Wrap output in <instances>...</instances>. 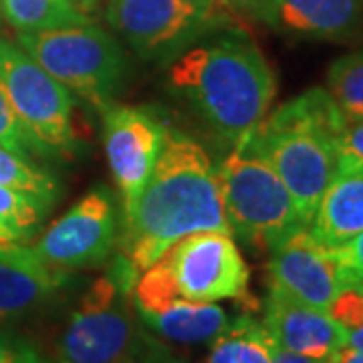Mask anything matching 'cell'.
Listing matches in <instances>:
<instances>
[{
  "label": "cell",
  "instance_id": "obj_1",
  "mask_svg": "<svg viewBox=\"0 0 363 363\" xmlns=\"http://www.w3.org/2000/svg\"><path fill=\"white\" fill-rule=\"evenodd\" d=\"M228 233L218 172L200 143L166 130L154 172L125 212L121 255L143 272L188 234Z\"/></svg>",
  "mask_w": 363,
  "mask_h": 363
},
{
  "label": "cell",
  "instance_id": "obj_2",
  "mask_svg": "<svg viewBox=\"0 0 363 363\" xmlns=\"http://www.w3.org/2000/svg\"><path fill=\"white\" fill-rule=\"evenodd\" d=\"M168 83L234 147L262 121L277 93L269 61L247 35H228L186 51L169 67Z\"/></svg>",
  "mask_w": 363,
  "mask_h": 363
},
{
  "label": "cell",
  "instance_id": "obj_3",
  "mask_svg": "<svg viewBox=\"0 0 363 363\" xmlns=\"http://www.w3.org/2000/svg\"><path fill=\"white\" fill-rule=\"evenodd\" d=\"M347 119L329 91L315 87L262 117L236 150L274 169L301 220L309 226L321 196L337 174V140Z\"/></svg>",
  "mask_w": 363,
  "mask_h": 363
},
{
  "label": "cell",
  "instance_id": "obj_4",
  "mask_svg": "<svg viewBox=\"0 0 363 363\" xmlns=\"http://www.w3.org/2000/svg\"><path fill=\"white\" fill-rule=\"evenodd\" d=\"M140 272L119 255L79 298L57 347L59 363H133L150 341L138 327L133 286Z\"/></svg>",
  "mask_w": 363,
  "mask_h": 363
},
{
  "label": "cell",
  "instance_id": "obj_5",
  "mask_svg": "<svg viewBox=\"0 0 363 363\" xmlns=\"http://www.w3.org/2000/svg\"><path fill=\"white\" fill-rule=\"evenodd\" d=\"M18 47L61 85L99 109L111 105L128 73L119 43L93 23L18 33Z\"/></svg>",
  "mask_w": 363,
  "mask_h": 363
},
{
  "label": "cell",
  "instance_id": "obj_6",
  "mask_svg": "<svg viewBox=\"0 0 363 363\" xmlns=\"http://www.w3.org/2000/svg\"><path fill=\"white\" fill-rule=\"evenodd\" d=\"M216 172L233 238L271 250L293 233L309 228L301 220L286 186L267 162L234 147Z\"/></svg>",
  "mask_w": 363,
  "mask_h": 363
},
{
  "label": "cell",
  "instance_id": "obj_7",
  "mask_svg": "<svg viewBox=\"0 0 363 363\" xmlns=\"http://www.w3.org/2000/svg\"><path fill=\"white\" fill-rule=\"evenodd\" d=\"M174 293L194 303H218L247 295L248 267L228 233L188 234L156 260Z\"/></svg>",
  "mask_w": 363,
  "mask_h": 363
},
{
  "label": "cell",
  "instance_id": "obj_8",
  "mask_svg": "<svg viewBox=\"0 0 363 363\" xmlns=\"http://www.w3.org/2000/svg\"><path fill=\"white\" fill-rule=\"evenodd\" d=\"M0 87L43 147L67 150L73 145V99L69 89L18 45L4 39H0Z\"/></svg>",
  "mask_w": 363,
  "mask_h": 363
},
{
  "label": "cell",
  "instance_id": "obj_9",
  "mask_svg": "<svg viewBox=\"0 0 363 363\" xmlns=\"http://www.w3.org/2000/svg\"><path fill=\"white\" fill-rule=\"evenodd\" d=\"M117 242V214L111 194L97 188L52 222L33 247L57 271L95 269L111 259Z\"/></svg>",
  "mask_w": 363,
  "mask_h": 363
},
{
  "label": "cell",
  "instance_id": "obj_10",
  "mask_svg": "<svg viewBox=\"0 0 363 363\" xmlns=\"http://www.w3.org/2000/svg\"><path fill=\"white\" fill-rule=\"evenodd\" d=\"M166 138L164 123L150 111L128 105L104 109V143L113 182L130 212L150 180Z\"/></svg>",
  "mask_w": 363,
  "mask_h": 363
},
{
  "label": "cell",
  "instance_id": "obj_11",
  "mask_svg": "<svg viewBox=\"0 0 363 363\" xmlns=\"http://www.w3.org/2000/svg\"><path fill=\"white\" fill-rule=\"evenodd\" d=\"M216 14L192 0H109L105 11L107 23L142 57L178 47Z\"/></svg>",
  "mask_w": 363,
  "mask_h": 363
},
{
  "label": "cell",
  "instance_id": "obj_12",
  "mask_svg": "<svg viewBox=\"0 0 363 363\" xmlns=\"http://www.w3.org/2000/svg\"><path fill=\"white\" fill-rule=\"evenodd\" d=\"M269 272L271 286L321 311L350 285L331 248L319 245L309 228H301L271 248Z\"/></svg>",
  "mask_w": 363,
  "mask_h": 363
},
{
  "label": "cell",
  "instance_id": "obj_13",
  "mask_svg": "<svg viewBox=\"0 0 363 363\" xmlns=\"http://www.w3.org/2000/svg\"><path fill=\"white\" fill-rule=\"evenodd\" d=\"M262 325L277 347L301 355L331 357L347 345V331L329 313L309 307L274 286L267 298Z\"/></svg>",
  "mask_w": 363,
  "mask_h": 363
},
{
  "label": "cell",
  "instance_id": "obj_14",
  "mask_svg": "<svg viewBox=\"0 0 363 363\" xmlns=\"http://www.w3.org/2000/svg\"><path fill=\"white\" fill-rule=\"evenodd\" d=\"M259 18L297 37L347 39L363 26V0H269Z\"/></svg>",
  "mask_w": 363,
  "mask_h": 363
},
{
  "label": "cell",
  "instance_id": "obj_15",
  "mask_svg": "<svg viewBox=\"0 0 363 363\" xmlns=\"http://www.w3.org/2000/svg\"><path fill=\"white\" fill-rule=\"evenodd\" d=\"M65 283V271L45 264L33 248L16 245L0 255V321L37 311Z\"/></svg>",
  "mask_w": 363,
  "mask_h": 363
},
{
  "label": "cell",
  "instance_id": "obj_16",
  "mask_svg": "<svg viewBox=\"0 0 363 363\" xmlns=\"http://www.w3.org/2000/svg\"><path fill=\"white\" fill-rule=\"evenodd\" d=\"M363 230V174L337 169L319 200L309 233L327 248L341 247Z\"/></svg>",
  "mask_w": 363,
  "mask_h": 363
},
{
  "label": "cell",
  "instance_id": "obj_17",
  "mask_svg": "<svg viewBox=\"0 0 363 363\" xmlns=\"http://www.w3.org/2000/svg\"><path fill=\"white\" fill-rule=\"evenodd\" d=\"M138 317L154 335L178 345H206L230 323L226 311L216 303H194L174 298L154 311H138Z\"/></svg>",
  "mask_w": 363,
  "mask_h": 363
},
{
  "label": "cell",
  "instance_id": "obj_18",
  "mask_svg": "<svg viewBox=\"0 0 363 363\" xmlns=\"http://www.w3.org/2000/svg\"><path fill=\"white\" fill-rule=\"evenodd\" d=\"M272 345L264 325L242 315L210 343L206 363H272Z\"/></svg>",
  "mask_w": 363,
  "mask_h": 363
},
{
  "label": "cell",
  "instance_id": "obj_19",
  "mask_svg": "<svg viewBox=\"0 0 363 363\" xmlns=\"http://www.w3.org/2000/svg\"><path fill=\"white\" fill-rule=\"evenodd\" d=\"M0 14L18 33H37L91 23L77 0H0Z\"/></svg>",
  "mask_w": 363,
  "mask_h": 363
},
{
  "label": "cell",
  "instance_id": "obj_20",
  "mask_svg": "<svg viewBox=\"0 0 363 363\" xmlns=\"http://www.w3.org/2000/svg\"><path fill=\"white\" fill-rule=\"evenodd\" d=\"M327 91L347 117H363V51L333 61L327 71Z\"/></svg>",
  "mask_w": 363,
  "mask_h": 363
},
{
  "label": "cell",
  "instance_id": "obj_21",
  "mask_svg": "<svg viewBox=\"0 0 363 363\" xmlns=\"http://www.w3.org/2000/svg\"><path fill=\"white\" fill-rule=\"evenodd\" d=\"M49 206V202L37 196L0 186V228L21 242L30 236Z\"/></svg>",
  "mask_w": 363,
  "mask_h": 363
},
{
  "label": "cell",
  "instance_id": "obj_22",
  "mask_svg": "<svg viewBox=\"0 0 363 363\" xmlns=\"http://www.w3.org/2000/svg\"><path fill=\"white\" fill-rule=\"evenodd\" d=\"M0 186L33 194L52 204L57 194V182L49 174L37 169L28 160L0 147Z\"/></svg>",
  "mask_w": 363,
  "mask_h": 363
},
{
  "label": "cell",
  "instance_id": "obj_23",
  "mask_svg": "<svg viewBox=\"0 0 363 363\" xmlns=\"http://www.w3.org/2000/svg\"><path fill=\"white\" fill-rule=\"evenodd\" d=\"M0 147L13 152L16 156L28 157L33 154H45L47 147H43L33 135L26 130L21 117L16 116L9 97L0 87Z\"/></svg>",
  "mask_w": 363,
  "mask_h": 363
},
{
  "label": "cell",
  "instance_id": "obj_24",
  "mask_svg": "<svg viewBox=\"0 0 363 363\" xmlns=\"http://www.w3.org/2000/svg\"><path fill=\"white\" fill-rule=\"evenodd\" d=\"M327 313L335 319L350 335L363 325V283H350L331 301Z\"/></svg>",
  "mask_w": 363,
  "mask_h": 363
},
{
  "label": "cell",
  "instance_id": "obj_25",
  "mask_svg": "<svg viewBox=\"0 0 363 363\" xmlns=\"http://www.w3.org/2000/svg\"><path fill=\"white\" fill-rule=\"evenodd\" d=\"M337 169L363 174V117H350L339 135Z\"/></svg>",
  "mask_w": 363,
  "mask_h": 363
},
{
  "label": "cell",
  "instance_id": "obj_26",
  "mask_svg": "<svg viewBox=\"0 0 363 363\" xmlns=\"http://www.w3.org/2000/svg\"><path fill=\"white\" fill-rule=\"evenodd\" d=\"M350 283H363V230L351 236L341 247L331 248Z\"/></svg>",
  "mask_w": 363,
  "mask_h": 363
},
{
  "label": "cell",
  "instance_id": "obj_27",
  "mask_svg": "<svg viewBox=\"0 0 363 363\" xmlns=\"http://www.w3.org/2000/svg\"><path fill=\"white\" fill-rule=\"evenodd\" d=\"M0 363H47L28 341L0 331Z\"/></svg>",
  "mask_w": 363,
  "mask_h": 363
},
{
  "label": "cell",
  "instance_id": "obj_28",
  "mask_svg": "<svg viewBox=\"0 0 363 363\" xmlns=\"http://www.w3.org/2000/svg\"><path fill=\"white\" fill-rule=\"evenodd\" d=\"M272 363H333V355L331 357H311V355H301V353H293V351L272 345Z\"/></svg>",
  "mask_w": 363,
  "mask_h": 363
},
{
  "label": "cell",
  "instance_id": "obj_29",
  "mask_svg": "<svg viewBox=\"0 0 363 363\" xmlns=\"http://www.w3.org/2000/svg\"><path fill=\"white\" fill-rule=\"evenodd\" d=\"M133 363H184V362L176 359V357H169L168 353H164L162 350H154V351L145 350Z\"/></svg>",
  "mask_w": 363,
  "mask_h": 363
},
{
  "label": "cell",
  "instance_id": "obj_30",
  "mask_svg": "<svg viewBox=\"0 0 363 363\" xmlns=\"http://www.w3.org/2000/svg\"><path fill=\"white\" fill-rule=\"evenodd\" d=\"M333 363H363V353L345 345L333 355Z\"/></svg>",
  "mask_w": 363,
  "mask_h": 363
},
{
  "label": "cell",
  "instance_id": "obj_31",
  "mask_svg": "<svg viewBox=\"0 0 363 363\" xmlns=\"http://www.w3.org/2000/svg\"><path fill=\"white\" fill-rule=\"evenodd\" d=\"M226 2H230L234 6H240V9L252 13L255 16H259L264 11V6L269 4V0H226Z\"/></svg>",
  "mask_w": 363,
  "mask_h": 363
},
{
  "label": "cell",
  "instance_id": "obj_32",
  "mask_svg": "<svg viewBox=\"0 0 363 363\" xmlns=\"http://www.w3.org/2000/svg\"><path fill=\"white\" fill-rule=\"evenodd\" d=\"M347 347L355 351H362L363 353V325L357 327L355 331H351L350 335H347Z\"/></svg>",
  "mask_w": 363,
  "mask_h": 363
},
{
  "label": "cell",
  "instance_id": "obj_33",
  "mask_svg": "<svg viewBox=\"0 0 363 363\" xmlns=\"http://www.w3.org/2000/svg\"><path fill=\"white\" fill-rule=\"evenodd\" d=\"M18 245L16 240H14L11 234L6 233L4 228H0V255H4V252H9L11 248H14Z\"/></svg>",
  "mask_w": 363,
  "mask_h": 363
},
{
  "label": "cell",
  "instance_id": "obj_34",
  "mask_svg": "<svg viewBox=\"0 0 363 363\" xmlns=\"http://www.w3.org/2000/svg\"><path fill=\"white\" fill-rule=\"evenodd\" d=\"M192 2L204 6V9H210V11H218V6H220L218 2H222V0H192Z\"/></svg>",
  "mask_w": 363,
  "mask_h": 363
},
{
  "label": "cell",
  "instance_id": "obj_35",
  "mask_svg": "<svg viewBox=\"0 0 363 363\" xmlns=\"http://www.w3.org/2000/svg\"><path fill=\"white\" fill-rule=\"evenodd\" d=\"M87 2H93V0H87Z\"/></svg>",
  "mask_w": 363,
  "mask_h": 363
}]
</instances>
